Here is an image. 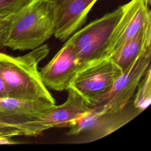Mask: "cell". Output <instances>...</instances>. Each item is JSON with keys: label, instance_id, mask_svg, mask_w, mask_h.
I'll use <instances>...</instances> for the list:
<instances>
[{"label": "cell", "instance_id": "6da1fadb", "mask_svg": "<svg viewBox=\"0 0 151 151\" xmlns=\"http://www.w3.org/2000/svg\"><path fill=\"white\" fill-rule=\"evenodd\" d=\"M48 53L49 47L45 44L21 56L0 52V76L5 84L8 97L43 100L55 103L38 69V64Z\"/></svg>", "mask_w": 151, "mask_h": 151}, {"label": "cell", "instance_id": "7a4b0ae2", "mask_svg": "<svg viewBox=\"0 0 151 151\" xmlns=\"http://www.w3.org/2000/svg\"><path fill=\"white\" fill-rule=\"evenodd\" d=\"M54 34V18L48 0H32L10 17L5 47L32 50Z\"/></svg>", "mask_w": 151, "mask_h": 151}, {"label": "cell", "instance_id": "3957f363", "mask_svg": "<svg viewBox=\"0 0 151 151\" xmlns=\"http://www.w3.org/2000/svg\"><path fill=\"white\" fill-rule=\"evenodd\" d=\"M151 47L145 50L122 72L110 88L90 104L91 112L105 116L122 111L136 91L140 80L150 67Z\"/></svg>", "mask_w": 151, "mask_h": 151}, {"label": "cell", "instance_id": "277c9868", "mask_svg": "<svg viewBox=\"0 0 151 151\" xmlns=\"http://www.w3.org/2000/svg\"><path fill=\"white\" fill-rule=\"evenodd\" d=\"M123 10L124 5L80 28L68 38L82 64L106 58L110 38Z\"/></svg>", "mask_w": 151, "mask_h": 151}, {"label": "cell", "instance_id": "5b68a950", "mask_svg": "<svg viewBox=\"0 0 151 151\" xmlns=\"http://www.w3.org/2000/svg\"><path fill=\"white\" fill-rule=\"evenodd\" d=\"M122 73V70L110 58H104L83 67L74 76L69 87L90 104L104 94Z\"/></svg>", "mask_w": 151, "mask_h": 151}, {"label": "cell", "instance_id": "8992f818", "mask_svg": "<svg viewBox=\"0 0 151 151\" xmlns=\"http://www.w3.org/2000/svg\"><path fill=\"white\" fill-rule=\"evenodd\" d=\"M66 100L54 104L38 115L27 126V136H37L52 128L70 127L80 117L91 110L88 102L69 87Z\"/></svg>", "mask_w": 151, "mask_h": 151}, {"label": "cell", "instance_id": "52a82bcc", "mask_svg": "<svg viewBox=\"0 0 151 151\" xmlns=\"http://www.w3.org/2000/svg\"><path fill=\"white\" fill-rule=\"evenodd\" d=\"M150 6L147 0H131L124 5L123 14L110 38L106 58L123 44L151 27Z\"/></svg>", "mask_w": 151, "mask_h": 151}, {"label": "cell", "instance_id": "ba28073f", "mask_svg": "<svg viewBox=\"0 0 151 151\" xmlns=\"http://www.w3.org/2000/svg\"><path fill=\"white\" fill-rule=\"evenodd\" d=\"M86 65L80 61L70 40L40 71L44 84L55 91L67 90L77 73Z\"/></svg>", "mask_w": 151, "mask_h": 151}, {"label": "cell", "instance_id": "9c48e42d", "mask_svg": "<svg viewBox=\"0 0 151 151\" xmlns=\"http://www.w3.org/2000/svg\"><path fill=\"white\" fill-rule=\"evenodd\" d=\"M97 0H48L53 13L54 35L66 41L86 22Z\"/></svg>", "mask_w": 151, "mask_h": 151}, {"label": "cell", "instance_id": "30bf717a", "mask_svg": "<svg viewBox=\"0 0 151 151\" xmlns=\"http://www.w3.org/2000/svg\"><path fill=\"white\" fill-rule=\"evenodd\" d=\"M54 104L43 100L0 99V122L15 128L20 136H27L28 124Z\"/></svg>", "mask_w": 151, "mask_h": 151}, {"label": "cell", "instance_id": "8fae6325", "mask_svg": "<svg viewBox=\"0 0 151 151\" xmlns=\"http://www.w3.org/2000/svg\"><path fill=\"white\" fill-rule=\"evenodd\" d=\"M149 47H151V27L123 44L109 58L123 72L145 50Z\"/></svg>", "mask_w": 151, "mask_h": 151}, {"label": "cell", "instance_id": "7c38bea8", "mask_svg": "<svg viewBox=\"0 0 151 151\" xmlns=\"http://www.w3.org/2000/svg\"><path fill=\"white\" fill-rule=\"evenodd\" d=\"M150 67L144 74L137 87V92L133 101V107L140 113L150 104L151 100Z\"/></svg>", "mask_w": 151, "mask_h": 151}, {"label": "cell", "instance_id": "4fadbf2b", "mask_svg": "<svg viewBox=\"0 0 151 151\" xmlns=\"http://www.w3.org/2000/svg\"><path fill=\"white\" fill-rule=\"evenodd\" d=\"M32 0H0V18H9L29 4Z\"/></svg>", "mask_w": 151, "mask_h": 151}, {"label": "cell", "instance_id": "5bb4252c", "mask_svg": "<svg viewBox=\"0 0 151 151\" xmlns=\"http://www.w3.org/2000/svg\"><path fill=\"white\" fill-rule=\"evenodd\" d=\"M20 136L19 132L14 127H11L0 122V136L11 138L14 136Z\"/></svg>", "mask_w": 151, "mask_h": 151}, {"label": "cell", "instance_id": "9a60e30c", "mask_svg": "<svg viewBox=\"0 0 151 151\" xmlns=\"http://www.w3.org/2000/svg\"><path fill=\"white\" fill-rule=\"evenodd\" d=\"M10 17L0 20V50L5 48V41Z\"/></svg>", "mask_w": 151, "mask_h": 151}, {"label": "cell", "instance_id": "2e32d148", "mask_svg": "<svg viewBox=\"0 0 151 151\" xmlns=\"http://www.w3.org/2000/svg\"><path fill=\"white\" fill-rule=\"evenodd\" d=\"M8 97L5 84L0 76V99Z\"/></svg>", "mask_w": 151, "mask_h": 151}, {"label": "cell", "instance_id": "e0dca14e", "mask_svg": "<svg viewBox=\"0 0 151 151\" xmlns=\"http://www.w3.org/2000/svg\"><path fill=\"white\" fill-rule=\"evenodd\" d=\"M147 1H148L149 4L150 5H151V0H147Z\"/></svg>", "mask_w": 151, "mask_h": 151}, {"label": "cell", "instance_id": "ac0fdd59", "mask_svg": "<svg viewBox=\"0 0 151 151\" xmlns=\"http://www.w3.org/2000/svg\"><path fill=\"white\" fill-rule=\"evenodd\" d=\"M4 19H5V18H4ZM1 19H2V18H0V20H1Z\"/></svg>", "mask_w": 151, "mask_h": 151}]
</instances>
